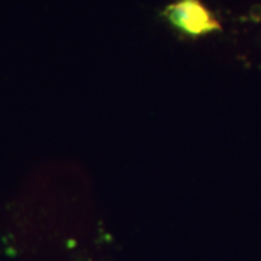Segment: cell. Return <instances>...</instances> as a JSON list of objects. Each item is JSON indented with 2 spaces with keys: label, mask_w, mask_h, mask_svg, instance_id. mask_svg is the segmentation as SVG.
Instances as JSON below:
<instances>
[{
  "label": "cell",
  "mask_w": 261,
  "mask_h": 261,
  "mask_svg": "<svg viewBox=\"0 0 261 261\" xmlns=\"http://www.w3.org/2000/svg\"><path fill=\"white\" fill-rule=\"evenodd\" d=\"M160 16L178 37L193 41L222 29L221 20L202 0H174L161 10Z\"/></svg>",
  "instance_id": "cell-1"
}]
</instances>
